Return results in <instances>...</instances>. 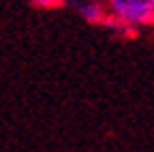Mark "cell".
<instances>
[{"mask_svg":"<svg viewBox=\"0 0 154 152\" xmlns=\"http://www.w3.org/2000/svg\"><path fill=\"white\" fill-rule=\"evenodd\" d=\"M109 15L131 28L154 26V0H105Z\"/></svg>","mask_w":154,"mask_h":152,"instance_id":"obj_1","label":"cell"},{"mask_svg":"<svg viewBox=\"0 0 154 152\" xmlns=\"http://www.w3.org/2000/svg\"><path fill=\"white\" fill-rule=\"evenodd\" d=\"M64 5H69L75 13H79L90 24L103 26L109 17V9L105 0H64Z\"/></svg>","mask_w":154,"mask_h":152,"instance_id":"obj_2","label":"cell"},{"mask_svg":"<svg viewBox=\"0 0 154 152\" xmlns=\"http://www.w3.org/2000/svg\"><path fill=\"white\" fill-rule=\"evenodd\" d=\"M30 5L38 9H60L64 7V0H30Z\"/></svg>","mask_w":154,"mask_h":152,"instance_id":"obj_3","label":"cell"}]
</instances>
